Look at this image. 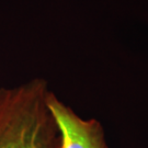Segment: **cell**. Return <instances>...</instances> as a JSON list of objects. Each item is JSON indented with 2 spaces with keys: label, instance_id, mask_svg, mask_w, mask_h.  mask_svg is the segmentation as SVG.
Wrapping results in <instances>:
<instances>
[{
  "label": "cell",
  "instance_id": "7a4b0ae2",
  "mask_svg": "<svg viewBox=\"0 0 148 148\" xmlns=\"http://www.w3.org/2000/svg\"><path fill=\"white\" fill-rule=\"evenodd\" d=\"M47 108L59 133L60 148H108L104 130L95 119H82L49 91Z\"/></svg>",
  "mask_w": 148,
  "mask_h": 148
},
{
  "label": "cell",
  "instance_id": "6da1fadb",
  "mask_svg": "<svg viewBox=\"0 0 148 148\" xmlns=\"http://www.w3.org/2000/svg\"><path fill=\"white\" fill-rule=\"evenodd\" d=\"M48 92L42 79L0 88V148H60Z\"/></svg>",
  "mask_w": 148,
  "mask_h": 148
}]
</instances>
